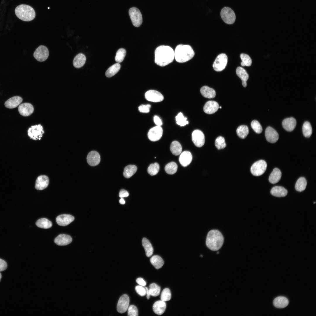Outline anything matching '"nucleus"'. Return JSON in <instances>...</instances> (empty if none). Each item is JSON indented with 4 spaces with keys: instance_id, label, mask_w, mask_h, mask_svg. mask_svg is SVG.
<instances>
[{
    "instance_id": "f257e3e1",
    "label": "nucleus",
    "mask_w": 316,
    "mask_h": 316,
    "mask_svg": "<svg viewBox=\"0 0 316 316\" xmlns=\"http://www.w3.org/2000/svg\"><path fill=\"white\" fill-rule=\"evenodd\" d=\"M174 58V51L169 46L161 45L155 50V62L159 66H164L169 64Z\"/></svg>"
},
{
    "instance_id": "f03ea898",
    "label": "nucleus",
    "mask_w": 316,
    "mask_h": 316,
    "mask_svg": "<svg viewBox=\"0 0 316 316\" xmlns=\"http://www.w3.org/2000/svg\"><path fill=\"white\" fill-rule=\"evenodd\" d=\"M224 239L221 233L217 230H212L208 233L206 241L207 247L213 251L217 250L222 246Z\"/></svg>"
},
{
    "instance_id": "7ed1b4c3",
    "label": "nucleus",
    "mask_w": 316,
    "mask_h": 316,
    "mask_svg": "<svg viewBox=\"0 0 316 316\" xmlns=\"http://www.w3.org/2000/svg\"><path fill=\"white\" fill-rule=\"evenodd\" d=\"M194 55V51L188 45H178L174 51V58L179 63H184L190 60Z\"/></svg>"
},
{
    "instance_id": "20e7f679",
    "label": "nucleus",
    "mask_w": 316,
    "mask_h": 316,
    "mask_svg": "<svg viewBox=\"0 0 316 316\" xmlns=\"http://www.w3.org/2000/svg\"><path fill=\"white\" fill-rule=\"evenodd\" d=\"M15 12L16 16L19 19L25 21L32 20L36 16L34 9L30 6L26 4L18 6L16 7Z\"/></svg>"
},
{
    "instance_id": "39448f33",
    "label": "nucleus",
    "mask_w": 316,
    "mask_h": 316,
    "mask_svg": "<svg viewBox=\"0 0 316 316\" xmlns=\"http://www.w3.org/2000/svg\"><path fill=\"white\" fill-rule=\"evenodd\" d=\"M220 15L222 20L227 24H232L235 21L236 18L235 13L229 7H224L221 11Z\"/></svg>"
},
{
    "instance_id": "423d86ee",
    "label": "nucleus",
    "mask_w": 316,
    "mask_h": 316,
    "mask_svg": "<svg viewBox=\"0 0 316 316\" xmlns=\"http://www.w3.org/2000/svg\"><path fill=\"white\" fill-rule=\"evenodd\" d=\"M267 164L263 160H260L255 162L252 166L250 171L254 176H259L263 174L266 170Z\"/></svg>"
},
{
    "instance_id": "0eeeda50",
    "label": "nucleus",
    "mask_w": 316,
    "mask_h": 316,
    "mask_svg": "<svg viewBox=\"0 0 316 316\" xmlns=\"http://www.w3.org/2000/svg\"><path fill=\"white\" fill-rule=\"evenodd\" d=\"M129 14L133 25L136 27L140 26L142 22V15L140 11L136 7H132L129 10Z\"/></svg>"
},
{
    "instance_id": "6e6552de",
    "label": "nucleus",
    "mask_w": 316,
    "mask_h": 316,
    "mask_svg": "<svg viewBox=\"0 0 316 316\" xmlns=\"http://www.w3.org/2000/svg\"><path fill=\"white\" fill-rule=\"evenodd\" d=\"M228 58L225 54H221L218 55L214 61L213 67L217 71H221L224 69L227 63Z\"/></svg>"
},
{
    "instance_id": "1a4fd4ad",
    "label": "nucleus",
    "mask_w": 316,
    "mask_h": 316,
    "mask_svg": "<svg viewBox=\"0 0 316 316\" xmlns=\"http://www.w3.org/2000/svg\"><path fill=\"white\" fill-rule=\"evenodd\" d=\"M44 133L42 126L40 124L32 126L28 130V134L34 140H40Z\"/></svg>"
},
{
    "instance_id": "9d476101",
    "label": "nucleus",
    "mask_w": 316,
    "mask_h": 316,
    "mask_svg": "<svg viewBox=\"0 0 316 316\" xmlns=\"http://www.w3.org/2000/svg\"><path fill=\"white\" fill-rule=\"evenodd\" d=\"M49 55L48 49L44 45L39 46L36 49L33 54L34 58L37 61L40 62L45 61L47 59Z\"/></svg>"
},
{
    "instance_id": "9b49d317",
    "label": "nucleus",
    "mask_w": 316,
    "mask_h": 316,
    "mask_svg": "<svg viewBox=\"0 0 316 316\" xmlns=\"http://www.w3.org/2000/svg\"><path fill=\"white\" fill-rule=\"evenodd\" d=\"M192 141L197 147H200L205 144V137L203 132L199 130H195L192 135Z\"/></svg>"
},
{
    "instance_id": "f8f14e48",
    "label": "nucleus",
    "mask_w": 316,
    "mask_h": 316,
    "mask_svg": "<svg viewBox=\"0 0 316 316\" xmlns=\"http://www.w3.org/2000/svg\"><path fill=\"white\" fill-rule=\"evenodd\" d=\"M129 298L127 295H122L119 298L117 304L118 312L121 313L125 312L129 307Z\"/></svg>"
},
{
    "instance_id": "ddd939ff",
    "label": "nucleus",
    "mask_w": 316,
    "mask_h": 316,
    "mask_svg": "<svg viewBox=\"0 0 316 316\" xmlns=\"http://www.w3.org/2000/svg\"><path fill=\"white\" fill-rule=\"evenodd\" d=\"M163 130L161 126H157L151 128L148 133L149 139L152 141L159 140L162 137Z\"/></svg>"
},
{
    "instance_id": "4468645a",
    "label": "nucleus",
    "mask_w": 316,
    "mask_h": 316,
    "mask_svg": "<svg viewBox=\"0 0 316 316\" xmlns=\"http://www.w3.org/2000/svg\"><path fill=\"white\" fill-rule=\"evenodd\" d=\"M146 99L150 101L153 102H159L162 101L164 97L160 92L154 90H150L145 93Z\"/></svg>"
},
{
    "instance_id": "2eb2a0df",
    "label": "nucleus",
    "mask_w": 316,
    "mask_h": 316,
    "mask_svg": "<svg viewBox=\"0 0 316 316\" xmlns=\"http://www.w3.org/2000/svg\"><path fill=\"white\" fill-rule=\"evenodd\" d=\"M265 136L267 141L271 143L276 142L279 138L277 132L270 126H268L266 128L265 131Z\"/></svg>"
},
{
    "instance_id": "dca6fc26",
    "label": "nucleus",
    "mask_w": 316,
    "mask_h": 316,
    "mask_svg": "<svg viewBox=\"0 0 316 316\" xmlns=\"http://www.w3.org/2000/svg\"><path fill=\"white\" fill-rule=\"evenodd\" d=\"M74 220V217L70 214H62L58 216L56 221L59 225L65 226L68 225Z\"/></svg>"
},
{
    "instance_id": "f3484780",
    "label": "nucleus",
    "mask_w": 316,
    "mask_h": 316,
    "mask_svg": "<svg viewBox=\"0 0 316 316\" xmlns=\"http://www.w3.org/2000/svg\"><path fill=\"white\" fill-rule=\"evenodd\" d=\"M18 111L22 116H28L33 112L34 108L31 104L25 103L20 104L18 108Z\"/></svg>"
},
{
    "instance_id": "a211bd4d",
    "label": "nucleus",
    "mask_w": 316,
    "mask_h": 316,
    "mask_svg": "<svg viewBox=\"0 0 316 316\" xmlns=\"http://www.w3.org/2000/svg\"><path fill=\"white\" fill-rule=\"evenodd\" d=\"M49 182V179L48 176L44 175L40 176L36 180L35 188L37 190H43L48 186Z\"/></svg>"
},
{
    "instance_id": "6ab92c4d",
    "label": "nucleus",
    "mask_w": 316,
    "mask_h": 316,
    "mask_svg": "<svg viewBox=\"0 0 316 316\" xmlns=\"http://www.w3.org/2000/svg\"><path fill=\"white\" fill-rule=\"evenodd\" d=\"M87 160L88 164L92 166H96L99 164L100 161V156L96 151H92L88 154Z\"/></svg>"
},
{
    "instance_id": "aec40b11",
    "label": "nucleus",
    "mask_w": 316,
    "mask_h": 316,
    "mask_svg": "<svg viewBox=\"0 0 316 316\" xmlns=\"http://www.w3.org/2000/svg\"><path fill=\"white\" fill-rule=\"evenodd\" d=\"M219 107V105L217 102L214 101H209L204 105L203 111L206 114H212L216 112Z\"/></svg>"
},
{
    "instance_id": "412c9836",
    "label": "nucleus",
    "mask_w": 316,
    "mask_h": 316,
    "mask_svg": "<svg viewBox=\"0 0 316 316\" xmlns=\"http://www.w3.org/2000/svg\"><path fill=\"white\" fill-rule=\"evenodd\" d=\"M192 160V156L190 152L185 151L181 153L179 157L181 165L184 167L188 165Z\"/></svg>"
},
{
    "instance_id": "4be33fe9",
    "label": "nucleus",
    "mask_w": 316,
    "mask_h": 316,
    "mask_svg": "<svg viewBox=\"0 0 316 316\" xmlns=\"http://www.w3.org/2000/svg\"><path fill=\"white\" fill-rule=\"evenodd\" d=\"M72 241V238L70 236L66 234H60L55 238L54 241L58 245L63 246L69 244Z\"/></svg>"
},
{
    "instance_id": "5701e85b",
    "label": "nucleus",
    "mask_w": 316,
    "mask_h": 316,
    "mask_svg": "<svg viewBox=\"0 0 316 316\" xmlns=\"http://www.w3.org/2000/svg\"><path fill=\"white\" fill-rule=\"evenodd\" d=\"M296 124V120L293 117L286 118L282 122L283 128L288 131H292L295 128Z\"/></svg>"
},
{
    "instance_id": "b1692460",
    "label": "nucleus",
    "mask_w": 316,
    "mask_h": 316,
    "mask_svg": "<svg viewBox=\"0 0 316 316\" xmlns=\"http://www.w3.org/2000/svg\"><path fill=\"white\" fill-rule=\"evenodd\" d=\"M166 304L165 301L162 300L156 301L153 306V310L154 312L157 315H161L165 311Z\"/></svg>"
},
{
    "instance_id": "393cba45",
    "label": "nucleus",
    "mask_w": 316,
    "mask_h": 316,
    "mask_svg": "<svg viewBox=\"0 0 316 316\" xmlns=\"http://www.w3.org/2000/svg\"><path fill=\"white\" fill-rule=\"evenodd\" d=\"M22 98L19 96H14L8 99L5 103V106L8 108H15L22 102Z\"/></svg>"
},
{
    "instance_id": "a878e982",
    "label": "nucleus",
    "mask_w": 316,
    "mask_h": 316,
    "mask_svg": "<svg viewBox=\"0 0 316 316\" xmlns=\"http://www.w3.org/2000/svg\"><path fill=\"white\" fill-rule=\"evenodd\" d=\"M289 301L286 297L280 296L276 298L274 300L273 304L274 306L278 308H282L286 307L288 305Z\"/></svg>"
},
{
    "instance_id": "bb28decb",
    "label": "nucleus",
    "mask_w": 316,
    "mask_h": 316,
    "mask_svg": "<svg viewBox=\"0 0 316 316\" xmlns=\"http://www.w3.org/2000/svg\"><path fill=\"white\" fill-rule=\"evenodd\" d=\"M86 60L85 55L81 53H79L75 56L73 60V65L76 68H80L85 64Z\"/></svg>"
},
{
    "instance_id": "cd10ccee",
    "label": "nucleus",
    "mask_w": 316,
    "mask_h": 316,
    "mask_svg": "<svg viewBox=\"0 0 316 316\" xmlns=\"http://www.w3.org/2000/svg\"><path fill=\"white\" fill-rule=\"evenodd\" d=\"M270 193L273 196L281 197H285L287 194V190L284 187L281 186H275L271 189Z\"/></svg>"
},
{
    "instance_id": "c85d7f7f",
    "label": "nucleus",
    "mask_w": 316,
    "mask_h": 316,
    "mask_svg": "<svg viewBox=\"0 0 316 316\" xmlns=\"http://www.w3.org/2000/svg\"><path fill=\"white\" fill-rule=\"evenodd\" d=\"M237 75L241 79L243 86L246 87L247 85V81L249 78V75L245 70L241 67H238L236 70Z\"/></svg>"
},
{
    "instance_id": "c756f323",
    "label": "nucleus",
    "mask_w": 316,
    "mask_h": 316,
    "mask_svg": "<svg viewBox=\"0 0 316 316\" xmlns=\"http://www.w3.org/2000/svg\"><path fill=\"white\" fill-rule=\"evenodd\" d=\"M281 176V173L280 170L277 168H275L269 175V181L272 184H275L279 181Z\"/></svg>"
},
{
    "instance_id": "7c9ffc66",
    "label": "nucleus",
    "mask_w": 316,
    "mask_h": 316,
    "mask_svg": "<svg viewBox=\"0 0 316 316\" xmlns=\"http://www.w3.org/2000/svg\"><path fill=\"white\" fill-rule=\"evenodd\" d=\"M200 92L202 95L206 98H213L216 95L214 90L206 86L202 87L200 89Z\"/></svg>"
},
{
    "instance_id": "2f4dec72",
    "label": "nucleus",
    "mask_w": 316,
    "mask_h": 316,
    "mask_svg": "<svg viewBox=\"0 0 316 316\" xmlns=\"http://www.w3.org/2000/svg\"><path fill=\"white\" fill-rule=\"evenodd\" d=\"M142 244L146 256L148 257H150L153 254V249L150 241L146 238H144L142 240Z\"/></svg>"
},
{
    "instance_id": "473e14b6",
    "label": "nucleus",
    "mask_w": 316,
    "mask_h": 316,
    "mask_svg": "<svg viewBox=\"0 0 316 316\" xmlns=\"http://www.w3.org/2000/svg\"><path fill=\"white\" fill-rule=\"evenodd\" d=\"M150 261L152 264L157 269L161 268L164 264L163 259L158 255L152 256L150 259Z\"/></svg>"
},
{
    "instance_id": "72a5a7b5",
    "label": "nucleus",
    "mask_w": 316,
    "mask_h": 316,
    "mask_svg": "<svg viewBox=\"0 0 316 316\" xmlns=\"http://www.w3.org/2000/svg\"><path fill=\"white\" fill-rule=\"evenodd\" d=\"M170 149L172 153L177 156L180 154L182 151V147L180 143L177 141L172 142L171 145Z\"/></svg>"
},
{
    "instance_id": "f704fd0d",
    "label": "nucleus",
    "mask_w": 316,
    "mask_h": 316,
    "mask_svg": "<svg viewBox=\"0 0 316 316\" xmlns=\"http://www.w3.org/2000/svg\"><path fill=\"white\" fill-rule=\"evenodd\" d=\"M137 169V166L133 165H129L124 169L123 175L126 178H129L135 173Z\"/></svg>"
},
{
    "instance_id": "c9c22d12",
    "label": "nucleus",
    "mask_w": 316,
    "mask_h": 316,
    "mask_svg": "<svg viewBox=\"0 0 316 316\" xmlns=\"http://www.w3.org/2000/svg\"><path fill=\"white\" fill-rule=\"evenodd\" d=\"M121 65L119 63L114 64L107 70L105 72L106 76L108 78L112 77L119 71Z\"/></svg>"
},
{
    "instance_id": "e433bc0d",
    "label": "nucleus",
    "mask_w": 316,
    "mask_h": 316,
    "mask_svg": "<svg viewBox=\"0 0 316 316\" xmlns=\"http://www.w3.org/2000/svg\"><path fill=\"white\" fill-rule=\"evenodd\" d=\"M36 224L39 227L45 229L51 228L52 225L51 221L45 218L39 219L36 222Z\"/></svg>"
},
{
    "instance_id": "4c0bfd02",
    "label": "nucleus",
    "mask_w": 316,
    "mask_h": 316,
    "mask_svg": "<svg viewBox=\"0 0 316 316\" xmlns=\"http://www.w3.org/2000/svg\"><path fill=\"white\" fill-rule=\"evenodd\" d=\"M307 184L305 178L303 177L300 178L296 182L295 185V189L298 192H301L304 191L305 189Z\"/></svg>"
},
{
    "instance_id": "58836bf2",
    "label": "nucleus",
    "mask_w": 316,
    "mask_h": 316,
    "mask_svg": "<svg viewBox=\"0 0 316 316\" xmlns=\"http://www.w3.org/2000/svg\"><path fill=\"white\" fill-rule=\"evenodd\" d=\"M236 133L238 136L240 138H245L249 133V129L246 125H242L238 127L236 130Z\"/></svg>"
},
{
    "instance_id": "ea45409f",
    "label": "nucleus",
    "mask_w": 316,
    "mask_h": 316,
    "mask_svg": "<svg viewBox=\"0 0 316 316\" xmlns=\"http://www.w3.org/2000/svg\"><path fill=\"white\" fill-rule=\"evenodd\" d=\"M165 171L169 174H173L177 171L178 166L174 162H171L167 164L165 167Z\"/></svg>"
},
{
    "instance_id": "a19ab883",
    "label": "nucleus",
    "mask_w": 316,
    "mask_h": 316,
    "mask_svg": "<svg viewBox=\"0 0 316 316\" xmlns=\"http://www.w3.org/2000/svg\"><path fill=\"white\" fill-rule=\"evenodd\" d=\"M303 132L304 136L306 138H309L312 133V129L310 123L308 121H305L303 124L302 127Z\"/></svg>"
},
{
    "instance_id": "79ce46f5",
    "label": "nucleus",
    "mask_w": 316,
    "mask_h": 316,
    "mask_svg": "<svg viewBox=\"0 0 316 316\" xmlns=\"http://www.w3.org/2000/svg\"><path fill=\"white\" fill-rule=\"evenodd\" d=\"M161 288L160 287L154 283L151 284L149 286V291L150 296L156 297L160 294Z\"/></svg>"
},
{
    "instance_id": "37998d69",
    "label": "nucleus",
    "mask_w": 316,
    "mask_h": 316,
    "mask_svg": "<svg viewBox=\"0 0 316 316\" xmlns=\"http://www.w3.org/2000/svg\"><path fill=\"white\" fill-rule=\"evenodd\" d=\"M126 54V51L123 48H120L117 51L115 57V60L117 63L122 62Z\"/></svg>"
},
{
    "instance_id": "c03bdc74",
    "label": "nucleus",
    "mask_w": 316,
    "mask_h": 316,
    "mask_svg": "<svg viewBox=\"0 0 316 316\" xmlns=\"http://www.w3.org/2000/svg\"><path fill=\"white\" fill-rule=\"evenodd\" d=\"M240 57L242 60L241 65L242 66H250L252 63V60L250 56L246 54H241Z\"/></svg>"
},
{
    "instance_id": "a18cd8bd",
    "label": "nucleus",
    "mask_w": 316,
    "mask_h": 316,
    "mask_svg": "<svg viewBox=\"0 0 316 316\" xmlns=\"http://www.w3.org/2000/svg\"><path fill=\"white\" fill-rule=\"evenodd\" d=\"M176 120L177 124L181 126H184L188 123L187 118L184 117L181 112L179 113L176 116Z\"/></svg>"
},
{
    "instance_id": "49530a36",
    "label": "nucleus",
    "mask_w": 316,
    "mask_h": 316,
    "mask_svg": "<svg viewBox=\"0 0 316 316\" xmlns=\"http://www.w3.org/2000/svg\"><path fill=\"white\" fill-rule=\"evenodd\" d=\"M159 169V166L157 163L151 164L148 167L147 169L148 173L151 176L156 175L158 172Z\"/></svg>"
},
{
    "instance_id": "de8ad7c7",
    "label": "nucleus",
    "mask_w": 316,
    "mask_h": 316,
    "mask_svg": "<svg viewBox=\"0 0 316 316\" xmlns=\"http://www.w3.org/2000/svg\"><path fill=\"white\" fill-rule=\"evenodd\" d=\"M215 145L218 150L223 149L226 146L224 138L221 136L218 137L215 141Z\"/></svg>"
},
{
    "instance_id": "09e8293b",
    "label": "nucleus",
    "mask_w": 316,
    "mask_h": 316,
    "mask_svg": "<svg viewBox=\"0 0 316 316\" xmlns=\"http://www.w3.org/2000/svg\"><path fill=\"white\" fill-rule=\"evenodd\" d=\"M171 298V293L170 289L167 288H164L162 291L161 295V300L166 301L169 300Z\"/></svg>"
},
{
    "instance_id": "8fccbe9b",
    "label": "nucleus",
    "mask_w": 316,
    "mask_h": 316,
    "mask_svg": "<svg viewBox=\"0 0 316 316\" xmlns=\"http://www.w3.org/2000/svg\"><path fill=\"white\" fill-rule=\"evenodd\" d=\"M252 128L257 133H260L262 131V128L259 122L257 120L253 121L251 123Z\"/></svg>"
},
{
    "instance_id": "3c124183",
    "label": "nucleus",
    "mask_w": 316,
    "mask_h": 316,
    "mask_svg": "<svg viewBox=\"0 0 316 316\" xmlns=\"http://www.w3.org/2000/svg\"><path fill=\"white\" fill-rule=\"evenodd\" d=\"M128 315L129 316H137L138 311L136 307L131 305L129 306L128 309Z\"/></svg>"
},
{
    "instance_id": "603ef678",
    "label": "nucleus",
    "mask_w": 316,
    "mask_h": 316,
    "mask_svg": "<svg viewBox=\"0 0 316 316\" xmlns=\"http://www.w3.org/2000/svg\"><path fill=\"white\" fill-rule=\"evenodd\" d=\"M135 290L137 293L141 296H143L146 294L145 288L142 286L140 285L136 286L135 287Z\"/></svg>"
},
{
    "instance_id": "864d4df0",
    "label": "nucleus",
    "mask_w": 316,
    "mask_h": 316,
    "mask_svg": "<svg viewBox=\"0 0 316 316\" xmlns=\"http://www.w3.org/2000/svg\"><path fill=\"white\" fill-rule=\"evenodd\" d=\"M150 104L141 105L139 107L138 110L142 113H148L150 111Z\"/></svg>"
},
{
    "instance_id": "5fc2aeb1",
    "label": "nucleus",
    "mask_w": 316,
    "mask_h": 316,
    "mask_svg": "<svg viewBox=\"0 0 316 316\" xmlns=\"http://www.w3.org/2000/svg\"><path fill=\"white\" fill-rule=\"evenodd\" d=\"M6 262L4 260L0 258V272L4 271L7 268Z\"/></svg>"
},
{
    "instance_id": "6e6d98bb",
    "label": "nucleus",
    "mask_w": 316,
    "mask_h": 316,
    "mask_svg": "<svg viewBox=\"0 0 316 316\" xmlns=\"http://www.w3.org/2000/svg\"><path fill=\"white\" fill-rule=\"evenodd\" d=\"M154 121L155 123L157 126H161L162 124V122L161 119L157 116L155 115L154 117Z\"/></svg>"
},
{
    "instance_id": "4d7b16f0",
    "label": "nucleus",
    "mask_w": 316,
    "mask_h": 316,
    "mask_svg": "<svg viewBox=\"0 0 316 316\" xmlns=\"http://www.w3.org/2000/svg\"><path fill=\"white\" fill-rule=\"evenodd\" d=\"M129 195L128 192L124 189L121 190L119 193V196L121 198L127 197Z\"/></svg>"
},
{
    "instance_id": "13d9d810",
    "label": "nucleus",
    "mask_w": 316,
    "mask_h": 316,
    "mask_svg": "<svg viewBox=\"0 0 316 316\" xmlns=\"http://www.w3.org/2000/svg\"><path fill=\"white\" fill-rule=\"evenodd\" d=\"M136 282L140 286H144L146 285L145 281L141 278H138L136 280Z\"/></svg>"
},
{
    "instance_id": "bf43d9fd",
    "label": "nucleus",
    "mask_w": 316,
    "mask_h": 316,
    "mask_svg": "<svg viewBox=\"0 0 316 316\" xmlns=\"http://www.w3.org/2000/svg\"><path fill=\"white\" fill-rule=\"evenodd\" d=\"M145 288L146 290V294H147V299H149L150 298V295L149 292V289L146 287H145Z\"/></svg>"
},
{
    "instance_id": "052dcab7",
    "label": "nucleus",
    "mask_w": 316,
    "mask_h": 316,
    "mask_svg": "<svg viewBox=\"0 0 316 316\" xmlns=\"http://www.w3.org/2000/svg\"><path fill=\"white\" fill-rule=\"evenodd\" d=\"M119 202V203L122 205H123L125 203L124 200L122 198H121Z\"/></svg>"
},
{
    "instance_id": "680f3d73",
    "label": "nucleus",
    "mask_w": 316,
    "mask_h": 316,
    "mask_svg": "<svg viewBox=\"0 0 316 316\" xmlns=\"http://www.w3.org/2000/svg\"><path fill=\"white\" fill-rule=\"evenodd\" d=\"M1 273H0V281L1 279Z\"/></svg>"
},
{
    "instance_id": "e2e57ef3",
    "label": "nucleus",
    "mask_w": 316,
    "mask_h": 316,
    "mask_svg": "<svg viewBox=\"0 0 316 316\" xmlns=\"http://www.w3.org/2000/svg\"><path fill=\"white\" fill-rule=\"evenodd\" d=\"M219 108H220V109H221V107H219Z\"/></svg>"
},
{
    "instance_id": "0e129e2a",
    "label": "nucleus",
    "mask_w": 316,
    "mask_h": 316,
    "mask_svg": "<svg viewBox=\"0 0 316 316\" xmlns=\"http://www.w3.org/2000/svg\"><path fill=\"white\" fill-rule=\"evenodd\" d=\"M314 203L315 204V202H314Z\"/></svg>"
}]
</instances>
